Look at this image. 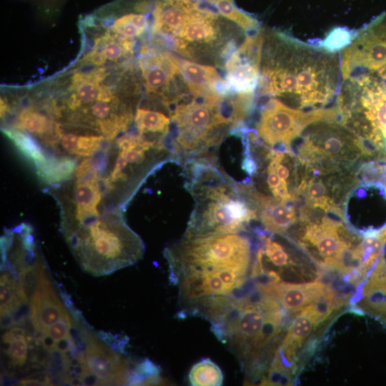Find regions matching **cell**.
<instances>
[{"mask_svg":"<svg viewBox=\"0 0 386 386\" xmlns=\"http://www.w3.org/2000/svg\"><path fill=\"white\" fill-rule=\"evenodd\" d=\"M29 349V342L26 337L16 339L9 343L5 352L8 354L14 365L21 366L25 364Z\"/></svg>","mask_w":386,"mask_h":386,"instance_id":"4dcf8cb0","label":"cell"},{"mask_svg":"<svg viewBox=\"0 0 386 386\" xmlns=\"http://www.w3.org/2000/svg\"><path fill=\"white\" fill-rule=\"evenodd\" d=\"M299 243L322 264L346 272L345 261L352 259L351 240L343 217L333 213L305 210L299 214Z\"/></svg>","mask_w":386,"mask_h":386,"instance_id":"52a82bcc","label":"cell"},{"mask_svg":"<svg viewBox=\"0 0 386 386\" xmlns=\"http://www.w3.org/2000/svg\"><path fill=\"white\" fill-rule=\"evenodd\" d=\"M134 122L139 134H158L164 138L169 132L172 122L171 118L160 112L139 108Z\"/></svg>","mask_w":386,"mask_h":386,"instance_id":"d6986e66","label":"cell"},{"mask_svg":"<svg viewBox=\"0 0 386 386\" xmlns=\"http://www.w3.org/2000/svg\"><path fill=\"white\" fill-rule=\"evenodd\" d=\"M16 126L41 137L54 134L61 137L62 134L59 124H54L43 114L31 109H24L20 113Z\"/></svg>","mask_w":386,"mask_h":386,"instance_id":"ffe728a7","label":"cell"},{"mask_svg":"<svg viewBox=\"0 0 386 386\" xmlns=\"http://www.w3.org/2000/svg\"><path fill=\"white\" fill-rule=\"evenodd\" d=\"M60 138L62 147L67 152L75 154L76 150L78 135L72 133H69L66 134H61Z\"/></svg>","mask_w":386,"mask_h":386,"instance_id":"e575fe53","label":"cell"},{"mask_svg":"<svg viewBox=\"0 0 386 386\" xmlns=\"http://www.w3.org/2000/svg\"><path fill=\"white\" fill-rule=\"evenodd\" d=\"M255 285L274 297L284 309L290 312L301 310L311 304L335 295L330 287L319 281L305 283L281 280L256 282Z\"/></svg>","mask_w":386,"mask_h":386,"instance_id":"7c38bea8","label":"cell"},{"mask_svg":"<svg viewBox=\"0 0 386 386\" xmlns=\"http://www.w3.org/2000/svg\"><path fill=\"white\" fill-rule=\"evenodd\" d=\"M81 385H106L104 381L89 369L80 377Z\"/></svg>","mask_w":386,"mask_h":386,"instance_id":"d590c367","label":"cell"},{"mask_svg":"<svg viewBox=\"0 0 386 386\" xmlns=\"http://www.w3.org/2000/svg\"><path fill=\"white\" fill-rule=\"evenodd\" d=\"M118 99L116 96L107 99H99L91 105L89 108H85L82 111L89 112L96 119V123L108 119L116 114H112L117 107Z\"/></svg>","mask_w":386,"mask_h":386,"instance_id":"83f0119b","label":"cell"},{"mask_svg":"<svg viewBox=\"0 0 386 386\" xmlns=\"http://www.w3.org/2000/svg\"><path fill=\"white\" fill-rule=\"evenodd\" d=\"M141 54L139 66L147 91L163 95L176 76L179 74L177 57L147 46L142 49Z\"/></svg>","mask_w":386,"mask_h":386,"instance_id":"5bb4252c","label":"cell"},{"mask_svg":"<svg viewBox=\"0 0 386 386\" xmlns=\"http://www.w3.org/2000/svg\"><path fill=\"white\" fill-rule=\"evenodd\" d=\"M71 325L72 322L69 316L49 326L46 329V333L50 335L55 341H57L69 335Z\"/></svg>","mask_w":386,"mask_h":386,"instance_id":"1f68e13d","label":"cell"},{"mask_svg":"<svg viewBox=\"0 0 386 386\" xmlns=\"http://www.w3.org/2000/svg\"><path fill=\"white\" fill-rule=\"evenodd\" d=\"M22 337H26L28 342H31L32 337L28 335L25 329L16 325L13 326L7 332H6L2 336V342L4 344H9L14 340Z\"/></svg>","mask_w":386,"mask_h":386,"instance_id":"836d02e7","label":"cell"},{"mask_svg":"<svg viewBox=\"0 0 386 386\" xmlns=\"http://www.w3.org/2000/svg\"><path fill=\"white\" fill-rule=\"evenodd\" d=\"M264 31L247 35L225 62V85L229 93L253 94L260 75Z\"/></svg>","mask_w":386,"mask_h":386,"instance_id":"30bf717a","label":"cell"},{"mask_svg":"<svg viewBox=\"0 0 386 386\" xmlns=\"http://www.w3.org/2000/svg\"><path fill=\"white\" fill-rule=\"evenodd\" d=\"M184 167L189 175L187 189L195 205L182 236L243 233L252 220H257L243 184L217 163L194 160Z\"/></svg>","mask_w":386,"mask_h":386,"instance_id":"3957f363","label":"cell"},{"mask_svg":"<svg viewBox=\"0 0 386 386\" xmlns=\"http://www.w3.org/2000/svg\"><path fill=\"white\" fill-rule=\"evenodd\" d=\"M179 74L192 95H228L224 80L213 66L177 58Z\"/></svg>","mask_w":386,"mask_h":386,"instance_id":"2e32d148","label":"cell"},{"mask_svg":"<svg viewBox=\"0 0 386 386\" xmlns=\"http://www.w3.org/2000/svg\"><path fill=\"white\" fill-rule=\"evenodd\" d=\"M164 255L172 284L191 274H214L227 271L250 274L253 261L250 239L243 233L187 237L166 247Z\"/></svg>","mask_w":386,"mask_h":386,"instance_id":"277c9868","label":"cell"},{"mask_svg":"<svg viewBox=\"0 0 386 386\" xmlns=\"http://www.w3.org/2000/svg\"><path fill=\"white\" fill-rule=\"evenodd\" d=\"M8 109V105L6 102L1 99V117L4 116Z\"/></svg>","mask_w":386,"mask_h":386,"instance_id":"ab89813d","label":"cell"},{"mask_svg":"<svg viewBox=\"0 0 386 386\" xmlns=\"http://www.w3.org/2000/svg\"><path fill=\"white\" fill-rule=\"evenodd\" d=\"M13 325H15L11 313L1 315V327L2 329L12 327Z\"/></svg>","mask_w":386,"mask_h":386,"instance_id":"74e56055","label":"cell"},{"mask_svg":"<svg viewBox=\"0 0 386 386\" xmlns=\"http://www.w3.org/2000/svg\"><path fill=\"white\" fill-rule=\"evenodd\" d=\"M74 346V344L70 335L64 338L56 341V348L62 352L69 351Z\"/></svg>","mask_w":386,"mask_h":386,"instance_id":"8d00e7d4","label":"cell"},{"mask_svg":"<svg viewBox=\"0 0 386 386\" xmlns=\"http://www.w3.org/2000/svg\"><path fill=\"white\" fill-rule=\"evenodd\" d=\"M74 196L76 204V219L82 227L98 219L96 207L101 200L98 184H76Z\"/></svg>","mask_w":386,"mask_h":386,"instance_id":"ac0fdd59","label":"cell"},{"mask_svg":"<svg viewBox=\"0 0 386 386\" xmlns=\"http://www.w3.org/2000/svg\"><path fill=\"white\" fill-rule=\"evenodd\" d=\"M355 34L347 28L336 27L317 45L331 52H339L351 43Z\"/></svg>","mask_w":386,"mask_h":386,"instance_id":"4316f807","label":"cell"},{"mask_svg":"<svg viewBox=\"0 0 386 386\" xmlns=\"http://www.w3.org/2000/svg\"><path fill=\"white\" fill-rule=\"evenodd\" d=\"M98 171L91 159H84L76 167V184H98Z\"/></svg>","mask_w":386,"mask_h":386,"instance_id":"f1b7e54d","label":"cell"},{"mask_svg":"<svg viewBox=\"0 0 386 386\" xmlns=\"http://www.w3.org/2000/svg\"><path fill=\"white\" fill-rule=\"evenodd\" d=\"M340 304L335 295L311 304L295 317L281 344L275 351L272 366L279 372L290 375L294 358L302 342Z\"/></svg>","mask_w":386,"mask_h":386,"instance_id":"9c48e42d","label":"cell"},{"mask_svg":"<svg viewBox=\"0 0 386 386\" xmlns=\"http://www.w3.org/2000/svg\"><path fill=\"white\" fill-rule=\"evenodd\" d=\"M67 241L82 269L95 276L132 265L144 252L140 237L121 219L112 223L96 219L69 234Z\"/></svg>","mask_w":386,"mask_h":386,"instance_id":"5b68a950","label":"cell"},{"mask_svg":"<svg viewBox=\"0 0 386 386\" xmlns=\"http://www.w3.org/2000/svg\"><path fill=\"white\" fill-rule=\"evenodd\" d=\"M342 214L344 222L365 237L378 234L370 222L377 215L386 216V187L378 182L359 181L347 195Z\"/></svg>","mask_w":386,"mask_h":386,"instance_id":"8fae6325","label":"cell"},{"mask_svg":"<svg viewBox=\"0 0 386 386\" xmlns=\"http://www.w3.org/2000/svg\"><path fill=\"white\" fill-rule=\"evenodd\" d=\"M99 338L109 345L112 350L124 353V348L128 342L129 338L127 336L119 335H112L109 332H99L97 333Z\"/></svg>","mask_w":386,"mask_h":386,"instance_id":"d6a6232c","label":"cell"},{"mask_svg":"<svg viewBox=\"0 0 386 386\" xmlns=\"http://www.w3.org/2000/svg\"><path fill=\"white\" fill-rule=\"evenodd\" d=\"M113 350L94 336L84 352L86 365L106 385H126L132 368L130 361Z\"/></svg>","mask_w":386,"mask_h":386,"instance_id":"4fadbf2b","label":"cell"},{"mask_svg":"<svg viewBox=\"0 0 386 386\" xmlns=\"http://www.w3.org/2000/svg\"><path fill=\"white\" fill-rule=\"evenodd\" d=\"M338 53L280 31L264 32L258 95L299 110L328 108L341 85Z\"/></svg>","mask_w":386,"mask_h":386,"instance_id":"6da1fadb","label":"cell"},{"mask_svg":"<svg viewBox=\"0 0 386 386\" xmlns=\"http://www.w3.org/2000/svg\"><path fill=\"white\" fill-rule=\"evenodd\" d=\"M75 168V161L71 158L51 159L37 167V174L44 182L54 184L70 179Z\"/></svg>","mask_w":386,"mask_h":386,"instance_id":"44dd1931","label":"cell"},{"mask_svg":"<svg viewBox=\"0 0 386 386\" xmlns=\"http://www.w3.org/2000/svg\"><path fill=\"white\" fill-rule=\"evenodd\" d=\"M134 49V41L132 39L107 34L96 39L94 48L83 61L100 66L107 61H117L131 55Z\"/></svg>","mask_w":386,"mask_h":386,"instance_id":"e0dca14e","label":"cell"},{"mask_svg":"<svg viewBox=\"0 0 386 386\" xmlns=\"http://www.w3.org/2000/svg\"><path fill=\"white\" fill-rule=\"evenodd\" d=\"M336 112L335 106L312 111L295 109L272 98L261 109L254 131L249 132L270 148L290 149L293 141L308 124Z\"/></svg>","mask_w":386,"mask_h":386,"instance_id":"ba28073f","label":"cell"},{"mask_svg":"<svg viewBox=\"0 0 386 386\" xmlns=\"http://www.w3.org/2000/svg\"><path fill=\"white\" fill-rule=\"evenodd\" d=\"M29 310V320L35 331L43 333L59 320L69 317L46 275L31 295Z\"/></svg>","mask_w":386,"mask_h":386,"instance_id":"9a60e30c","label":"cell"},{"mask_svg":"<svg viewBox=\"0 0 386 386\" xmlns=\"http://www.w3.org/2000/svg\"><path fill=\"white\" fill-rule=\"evenodd\" d=\"M3 132L20 152L37 167L47 160L41 148L29 136L17 130L4 129Z\"/></svg>","mask_w":386,"mask_h":386,"instance_id":"484cf974","label":"cell"},{"mask_svg":"<svg viewBox=\"0 0 386 386\" xmlns=\"http://www.w3.org/2000/svg\"><path fill=\"white\" fill-rule=\"evenodd\" d=\"M188 379L193 386H220L224 376L214 362L209 358H203L191 367Z\"/></svg>","mask_w":386,"mask_h":386,"instance_id":"7402d4cb","label":"cell"},{"mask_svg":"<svg viewBox=\"0 0 386 386\" xmlns=\"http://www.w3.org/2000/svg\"><path fill=\"white\" fill-rule=\"evenodd\" d=\"M144 12L146 11L130 12L117 17L112 23V31L127 39L139 36L149 25L147 16Z\"/></svg>","mask_w":386,"mask_h":386,"instance_id":"cb8c5ba5","label":"cell"},{"mask_svg":"<svg viewBox=\"0 0 386 386\" xmlns=\"http://www.w3.org/2000/svg\"><path fill=\"white\" fill-rule=\"evenodd\" d=\"M103 137L102 136H78L75 154L90 157L99 150Z\"/></svg>","mask_w":386,"mask_h":386,"instance_id":"f546056e","label":"cell"},{"mask_svg":"<svg viewBox=\"0 0 386 386\" xmlns=\"http://www.w3.org/2000/svg\"><path fill=\"white\" fill-rule=\"evenodd\" d=\"M212 4L222 17L232 21L246 33L252 34L260 29L257 20L239 9L232 0H216Z\"/></svg>","mask_w":386,"mask_h":386,"instance_id":"603a6c76","label":"cell"},{"mask_svg":"<svg viewBox=\"0 0 386 386\" xmlns=\"http://www.w3.org/2000/svg\"><path fill=\"white\" fill-rule=\"evenodd\" d=\"M161 368L146 358L134 364L129 372L126 385H157L163 382Z\"/></svg>","mask_w":386,"mask_h":386,"instance_id":"d4e9b609","label":"cell"},{"mask_svg":"<svg viewBox=\"0 0 386 386\" xmlns=\"http://www.w3.org/2000/svg\"><path fill=\"white\" fill-rule=\"evenodd\" d=\"M19 385H37V386H41V385H48L46 382H45L44 380L38 379V378H26L20 380L18 382Z\"/></svg>","mask_w":386,"mask_h":386,"instance_id":"f35d334b","label":"cell"},{"mask_svg":"<svg viewBox=\"0 0 386 386\" xmlns=\"http://www.w3.org/2000/svg\"><path fill=\"white\" fill-rule=\"evenodd\" d=\"M290 149L300 164L308 167L359 172L355 167H360L362 159H367L359 139L338 120L337 114L308 124Z\"/></svg>","mask_w":386,"mask_h":386,"instance_id":"8992f818","label":"cell"},{"mask_svg":"<svg viewBox=\"0 0 386 386\" xmlns=\"http://www.w3.org/2000/svg\"><path fill=\"white\" fill-rule=\"evenodd\" d=\"M255 290L239 295H213L185 306L182 315L208 321L215 337L236 357L249 377L279 332L282 306L272 296Z\"/></svg>","mask_w":386,"mask_h":386,"instance_id":"7a4b0ae2","label":"cell"}]
</instances>
